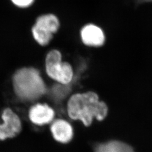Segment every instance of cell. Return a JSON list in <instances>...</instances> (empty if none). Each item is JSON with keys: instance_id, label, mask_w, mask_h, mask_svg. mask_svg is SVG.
<instances>
[{"instance_id": "5", "label": "cell", "mask_w": 152, "mask_h": 152, "mask_svg": "<svg viewBox=\"0 0 152 152\" xmlns=\"http://www.w3.org/2000/svg\"><path fill=\"white\" fill-rule=\"evenodd\" d=\"M22 130V123L19 116L10 108H6L0 121V140L12 138Z\"/></svg>"}, {"instance_id": "7", "label": "cell", "mask_w": 152, "mask_h": 152, "mask_svg": "<svg viewBox=\"0 0 152 152\" xmlns=\"http://www.w3.org/2000/svg\"><path fill=\"white\" fill-rule=\"evenodd\" d=\"M81 36L83 43L88 46L99 47L102 46L105 41V36L102 29L92 24L83 27Z\"/></svg>"}, {"instance_id": "3", "label": "cell", "mask_w": 152, "mask_h": 152, "mask_svg": "<svg viewBox=\"0 0 152 152\" xmlns=\"http://www.w3.org/2000/svg\"><path fill=\"white\" fill-rule=\"evenodd\" d=\"M61 59L59 51H50L46 57V71L53 80L62 85H68L72 80L73 71L71 64L67 62H62Z\"/></svg>"}, {"instance_id": "9", "label": "cell", "mask_w": 152, "mask_h": 152, "mask_svg": "<svg viewBox=\"0 0 152 152\" xmlns=\"http://www.w3.org/2000/svg\"><path fill=\"white\" fill-rule=\"evenodd\" d=\"M94 152H135L127 144L118 140H111L96 145Z\"/></svg>"}, {"instance_id": "11", "label": "cell", "mask_w": 152, "mask_h": 152, "mask_svg": "<svg viewBox=\"0 0 152 152\" xmlns=\"http://www.w3.org/2000/svg\"><path fill=\"white\" fill-rule=\"evenodd\" d=\"M139 1H140L142 2H151V1H152V0H139Z\"/></svg>"}, {"instance_id": "1", "label": "cell", "mask_w": 152, "mask_h": 152, "mask_svg": "<svg viewBox=\"0 0 152 152\" xmlns=\"http://www.w3.org/2000/svg\"><path fill=\"white\" fill-rule=\"evenodd\" d=\"M67 110L71 119L80 120L86 126L91 125L94 118L103 120L108 112L107 104L92 91L73 94L68 100Z\"/></svg>"}, {"instance_id": "10", "label": "cell", "mask_w": 152, "mask_h": 152, "mask_svg": "<svg viewBox=\"0 0 152 152\" xmlns=\"http://www.w3.org/2000/svg\"><path fill=\"white\" fill-rule=\"evenodd\" d=\"M12 3L19 7H27L32 5L34 0H11Z\"/></svg>"}, {"instance_id": "2", "label": "cell", "mask_w": 152, "mask_h": 152, "mask_svg": "<svg viewBox=\"0 0 152 152\" xmlns=\"http://www.w3.org/2000/svg\"><path fill=\"white\" fill-rule=\"evenodd\" d=\"M13 86L16 95L25 101H34L46 92V87L38 70L24 68L13 76Z\"/></svg>"}, {"instance_id": "8", "label": "cell", "mask_w": 152, "mask_h": 152, "mask_svg": "<svg viewBox=\"0 0 152 152\" xmlns=\"http://www.w3.org/2000/svg\"><path fill=\"white\" fill-rule=\"evenodd\" d=\"M55 139L61 143H68L73 138V130L71 124L65 120H54L50 127Z\"/></svg>"}, {"instance_id": "6", "label": "cell", "mask_w": 152, "mask_h": 152, "mask_svg": "<svg viewBox=\"0 0 152 152\" xmlns=\"http://www.w3.org/2000/svg\"><path fill=\"white\" fill-rule=\"evenodd\" d=\"M54 116V110L46 104H37L32 107L29 112V117L31 122L39 126L51 122Z\"/></svg>"}, {"instance_id": "4", "label": "cell", "mask_w": 152, "mask_h": 152, "mask_svg": "<svg viewBox=\"0 0 152 152\" xmlns=\"http://www.w3.org/2000/svg\"><path fill=\"white\" fill-rule=\"evenodd\" d=\"M60 23L58 18L49 14L39 16L32 29L33 36L38 44L45 46L53 38V35L58 31Z\"/></svg>"}]
</instances>
